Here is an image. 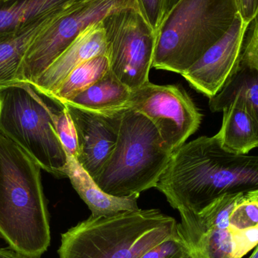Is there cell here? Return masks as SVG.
<instances>
[{
    "mask_svg": "<svg viewBox=\"0 0 258 258\" xmlns=\"http://www.w3.org/2000/svg\"><path fill=\"white\" fill-rule=\"evenodd\" d=\"M156 187L179 212L199 213L225 195L258 189V156L224 150L203 136L173 152Z\"/></svg>",
    "mask_w": 258,
    "mask_h": 258,
    "instance_id": "6da1fadb",
    "label": "cell"
},
{
    "mask_svg": "<svg viewBox=\"0 0 258 258\" xmlns=\"http://www.w3.org/2000/svg\"><path fill=\"white\" fill-rule=\"evenodd\" d=\"M0 236L14 251L39 258L51 242L41 167L0 135Z\"/></svg>",
    "mask_w": 258,
    "mask_h": 258,
    "instance_id": "7a4b0ae2",
    "label": "cell"
},
{
    "mask_svg": "<svg viewBox=\"0 0 258 258\" xmlns=\"http://www.w3.org/2000/svg\"><path fill=\"white\" fill-rule=\"evenodd\" d=\"M178 227L159 209L93 217L61 235L60 258H139Z\"/></svg>",
    "mask_w": 258,
    "mask_h": 258,
    "instance_id": "3957f363",
    "label": "cell"
},
{
    "mask_svg": "<svg viewBox=\"0 0 258 258\" xmlns=\"http://www.w3.org/2000/svg\"><path fill=\"white\" fill-rule=\"evenodd\" d=\"M238 14L235 0H179L156 32L152 68L181 75L227 33Z\"/></svg>",
    "mask_w": 258,
    "mask_h": 258,
    "instance_id": "277c9868",
    "label": "cell"
},
{
    "mask_svg": "<svg viewBox=\"0 0 258 258\" xmlns=\"http://www.w3.org/2000/svg\"><path fill=\"white\" fill-rule=\"evenodd\" d=\"M172 153L148 118L127 109L114 150L94 180L110 195L139 197L156 187Z\"/></svg>",
    "mask_w": 258,
    "mask_h": 258,
    "instance_id": "5b68a950",
    "label": "cell"
},
{
    "mask_svg": "<svg viewBox=\"0 0 258 258\" xmlns=\"http://www.w3.org/2000/svg\"><path fill=\"white\" fill-rule=\"evenodd\" d=\"M27 83L0 89V135L16 144L41 168L67 177L68 156L53 124L54 107Z\"/></svg>",
    "mask_w": 258,
    "mask_h": 258,
    "instance_id": "8992f818",
    "label": "cell"
},
{
    "mask_svg": "<svg viewBox=\"0 0 258 258\" xmlns=\"http://www.w3.org/2000/svg\"><path fill=\"white\" fill-rule=\"evenodd\" d=\"M110 71L131 90L149 81L156 33L138 7L116 9L101 20Z\"/></svg>",
    "mask_w": 258,
    "mask_h": 258,
    "instance_id": "52a82bcc",
    "label": "cell"
},
{
    "mask_svg": "<svg viewBox=\"0 0 258 258\" xmlns=\"http://www.w3.org/2000/svg\"><path fill=\"white\" fill-rule=\"evenodd\" d=\"M125 7H138L136 0H87L71 5L32 42L20 67L17 83L33 84L86 27Z\"/></svg>",
    "mask_w": 258,
    "mask_h": 258,
    "instance_id": "ba28073f",
    "label": "cell"
},
{
    "mask_svg": "<svg viewBox=\"0 0 258 258\" xmlns=\"http://www.w3.org/2000/svg\"><path fill=\"white\" fill-rule=\"evenodd\" d=\"M129 108L148 118L173 152L198 130L203 118L183 88L176 85L159 86L150 81L132 91Z\"/></svg>",
    "mask_w": 258,
    "mask_h": 258,
    "instance_id": "9c48e42d",
    "label": "cell"
},
{
    "mask_svg": "<svg viewBox=\"0 0 258 258\" xmlns=\"http://www.w3.org/2000/svg\"><path fill=\"white\" fill-rule=\"evenodd\" d=\"M244 197L245 194L225 195L199 213L180 212L179 227L191 258H233L230 215Z\"/></svg>",
    "mask_w": 258,
    "mask_h": 258,
    "instance_id": "30bf717a",
    "label": "cell"
},
{
    "mask_svg": "<svg viewBox=\"0 0 258 258\" xmlns=\"http://www.w3.org/2000/svg\"><path fill=\"white\" fill-rule=\"evenodd\" d=\"M248 27L238 14L227 33L182 77L209 99L219 93L239 69Z\"/></svg>",
    "mask_w": 258,
    "mask_h": 258,
    "instance_id": "8fae6325",
    "label": "cell"
},
{
    "mask_svg": "<svg viewBox=\"0 0 258 258\" xmlns=\"http://www.w3.org/2000/svg\"><path fill=\"white\" fill-rule=\"evenodd\" d=\"M62 105L69 112L77 130L79 146L77 159L95 179L114 150L127 109L96 112L69 104Z\"/></svg>",
    "mask_w": 258,
    "mask_h": 258,
    "instance_id": "7c38bea8",
    "label": "cell"
},
{
    "mask_svg": "<svg viewBox=\"0 0 258 258\" xmlns=\"http://www.w3.org/2000/svg\"><path fill=\"white\" fill-rule=\"evenodd\" d=\"M212 112H223L219 132L215 135L220 146L236 155H248L258 148V125L245 100L239 95L209 99Z\"/></svg>",
    "mask_w": 258,
    "mask_h": 258,
    "instance_id": "4fadbf2b",
    "label": "cell"
},
{
    "mask_svg": "<svg viewBox=\"0 0 258 258\" xmlns=\"http://www.w3.org/2000/svg\"><path fill=\"white\" fill-rule=\"evenodd\" d=\"M101 54H107V45L101 20L86 27L32 86L40 95L49 98L76 68Z\"/></svg>",
    "mask_w": 258,
    "mask_h": 258,
    "instance_id": "5bb4252c",
    "label": "cell"
},
{
    "mask_svg": "<svg viewBox=\"0 0 258 258\" xmlns=\"http://www.w3.org/2000/svg\"><path fill=\"white\" fill-rule=\"evenodd\" d=\"M68 156L67 177L80 198L92 212V216H109L139 209L138 196L117 197L107 194L97 184L74 156Z\"/></svg>",
    "mask_w": 258,
    "mask_h": 258,
    "instance_id": "9a60e30c",
    "label": "cell"
},
{
    "mask_svg": "<svg viewBox=\"0 0 258 258\" xmlns=\"http://www.w3.org/2000/svg\"><path fill=\"white\" fill-rule=\"evenodd\" d=\"M63 12L41 18L16 31L0 35V89L17 83L18 71L29 47Z\"/></svg>",
    "mask_w": 258,
    "mask_h": 258,
    "instance_id": "2e32d148",
    "label": "cell"
},
{
    "mask_svg": "<svg viewBox=\"0 0 258 258\" xmlns=\"http://www.w3.org/2000/svg\"><path fill=\"white\" fill-rule=\"evenodd\" d=\"M78 0H0V35L63 12Z\"/></svg>",
    "mask_w": 258,
    "mask_h": 258,
    "instance_id": "e0dca14e",
    "label": "cell"
},
{
    "mask_svg": "<svg viewBox=\"0 0 258 258\" xmlns=\"http://www.w3.org/2000/svg\"><path fill=\"white\" fill-rule=\"evenodd\" d=\"M132 92L110 71L102 79L64 104L92 111H117L129 108Z\"/></svg>",
    "mask_w": 258,
    "mask_h": 258,
    "instance_id": "ac0fdd59",
    "label": "cell"
},
{
    "mask_svg": "<svg viewBox=\"0 0 258 258\" xmlns=\"http://www.w3.org/2000/svg\"><path fill=\"white\" fill-rule=\"evenodd\" d=\"M109 71L107 54L89 59L76 68L48 98L61 105L102 79Z\"/></svg>",
    "mask_w": 258,
    "mask_h": 258,
    "instance_id": "d6986e66",
    "label": "cell"
},
{
    "mask_svg": "<svg viewBox=\"0 0 258 258\" xmlns=\"http://www.w3.org/2000/svg\"><path fill=\"white\" fill-rule=\"evenodd\" d=\"M233 95H239L244 98L250 113L258 125L257 73L240 64L236 74L222 90L214 97L223 98Z\"/></svg>",
    "mask_w": 258,
    "mask_h": 258,
    "instance_id": "ffe728a7",
    "label": "cell"
},
{
    "mask_svg": "<svg viewBox=\"0 0 258 258\" xmlns=\"http://www.w3.org/2000/svg\"><path fill=\"white\" fill-rule=\"evenodd\" d=\"M53 124L54 130L68 155L77 159L79 155L78 139L74 121L63 105L54 109Z\"/></svg>",
    "mask_w": 258,
    "mask_h": 258,
    "instance_id": "44dd1931",
    "label": "cell"
},
{
    "mask_svg": "<svg viewBox=\"0 0 258 258\" xmlns=\"http://www.w3.org/2000/svg\"><path fill=\"white\" fill-rule=\"evenodd\" d=\"M139 258H191L190 251L180 227L163 242L144 253Z\"/></svg>",
    "mask_w": 258,
    "mask_h": 258,
    "instance_id": "7402d4cb",
    "label": "cell"
},
{
    "mask_svg": "<svg viewBox=\"0 0 258 258\" xmlns=\"http://www.w3.org/2000/svg\"><path fill=\"white\" fill-rule=\"evenodd\" d=\"M258 226V200L245 194L230 215V231L244 230Z\"/></svg>",
    "mask_w": 258,
    "mask_h": 258,
    "instance_id": "603a6c76",
    "label": "cell"
},
{
    "mask_svg": "<svg viewBox=\"0 0 258 258\" xmlns=\"http://www.w3.org/2000/svg\"><path fill=\"white\" fill-rule=\"evenodd\" d=\"M231 233L233 258H243L258 245V226Z\"/></svg>",
    "mask_w": 258,
    "mask_h": 258,
    "instance_id": "cb8c5ba5",
    "label": "cell"
},
{
    "mask_svg": "<svg viewBox=\"0 0 258 258\" xmlns=\"http://www.w3.org/2000/svg\"><path fill=\"white\" fill-rule=\"evenodd\" d=\"M136 2L140 13L156 33L162 19L163 0H136Z\"/></svg>",
    "mask_w": 258,
    "mask_h": 258,
    "instance_id": "d4e9b609",
    "label": "cell"
},
{
    "mask_svg": "<svg viewBox=\"0 0 258 258\" xmlns=\"http://www.w3.org/2000/svg\"><path fill=\"white\" fill-rule=\"evenodd\" d=\"M241 64L253 70L258 74V16L254 20L251 36L248 42L244 45Z\"/></svg>",
    "mask_w": 258,
    "mask_h": 258,
    "instance_id": "484cf974",
    "label": "cell"
},
{
    "mask_svg": "<svg viewBox=\"0 0 258 258\" xmlns=\"http://www.w3.org/2000/svg\"><path fill=\"white\" fill-rule=\"evenodd\" d=\"M238 12L245 24L249 25L258 16V0H235Z\"/></svg>",
    "mask_w": 258,
    "mask_h": 258,
    "instance_id": "4316f807",
    "label": "cell"
},
{
    "mask_svg": "<svg viewBox=\"0 0 258 258\" xmlns=\"http://www.w3.org/2000/svg\"><path fill=\"white\" fill-rule=\"evenodd\" d=\"M0 258H32L20 254L13 249H6V248H0Z\"/></svg>",
    "mask_w": 258,
    "mask_h": 258,
    "instance_id": "83f0119b",
    "label": "cell"
},
{
    "mask_svg": "<svg viewBox=\"0 0 258 258\" xmlns=\"http://www.w3.org/2000/svg\"><path fill=\"white\" fill-rule=\"evenodd\" d=\"M179 0H163V6H162V19H161V22L162 20L168 15V14L171 12V9L174 8V6L178 3ZM161 24V23H160ZM160 26V25H159Z\"/></svg>",
    "mask_w": 258,
    "mask_h": 258,
    "instance_id": "f1b7e54d",
    "label": "cell"
},
{
    "mask_svg": "<svg viewBox=\"0 0 258 258\" xmlns=\"http://www.w3.org/2000/svg\"><path fill=\"white\" fill-rule=\"evenodd\" d=\"M247 258H258V245L255 248H254L253 252Z\"/></svg>",
    "mask_w": 258,
    "mask_h": 258,
    "instance_id": "f546056e",
    "label": "cell"
},
{
    "mask_svg": "<svg viewBox=\"0 0 258 258\" xmlns=\"http://www.w3.org/2000/svg\"><path fill=\"white\" fill-rule=\"evenodd\" d=\"M79 1H87V0H78V1H77V2H79Z\"/></svg>",
    "mask_w": 258,
    "mask_h": 258,
    "instance_id": "4dcf8cb0",
    "label": "cell"
}]
</instances>
